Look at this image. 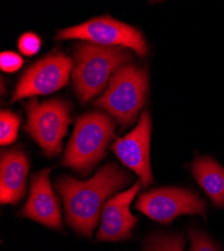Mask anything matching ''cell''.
Returning a JSON list of instances; mask_svg holds the SVG:
<instances>
[{
  "label": "cell",
  "mask_w": 224,
  "mask_h": 251,
  "mask_svg": "<svg viewBox=\"0 0 224 251\" xmlns=\"http://www.w3.org/2000/svg\"><path fill=\"white\" fill-rule=\"evenodd\" d=\"M130 181L131 175L116 163L101 167L87 181L69 176L59 178L55 187L63 197L68 223L77 233L92 237L105 200Z\"/></svg>",
  "instance_id": "cell-1"
},
{
  "label": "cell",
  "mask_w": 224,
  "mask_h": 251,
  "mask_svg": "<svg viewBox=\"0 0 224 251\" xmlns=\"http://www.w3.org/2000/svg\"><path fill=\"white\" fill-rule=\"evenodd\" d=\"M74 57L75 90L81 101H87L106 88L111 74L126 65L132 54L124 47H104L87 41L75 47Z\"/></svg>",
  "instance_id": "cell-2"
},
{
  "label": "cell",
  "mask_w": 224,
  "mask_h": 251,
  "mask_svg": "<svg viewBox=\"0 0 224 251\" xmlns=\"http://www.w3.org/2000/svg\"><path fill=\"white\" fill-rule=\"evenodd\" d=\"M115 132L114 120L100 112L80 116L64 155L63 165L86 175L105 157Z\"/></svg>",
  "instance_id": "cell-3"
},
{
  "label": "cell",
  "mask_w": 224,
  "mask_h": 251,
  "mask_svg": "<svg viewBox=\"0 0 224 251\" xmlns=\"http://www.w3.org/2000/svg\"><path fill=\"white\" fill-rule=\"evenodd\" d=\"M148 87L147 70L126 64L114 72L108 89L94 104L110 113L123 127H128L145 104Z\"/></svg>",
  "instance_id": "cell-4"
},
{
  "label": "cell",
  "mask_w": 224,
  "mask_h": 251,
  "mask_svg": "<svg viewBox=\"0 0 224 251\" xmlns=\"http://www.w3.org/2000/svg\"><path fill=\"white\" fill-rule=\"evenodd\" d=\"M27 123L25 130L35 140L46 155L59 154L62 142L72 123L70 103L63 100H50L39 103L31 98L25 106Z\"/></svg>",
  "instance_id": "cell-5"
},
{
  "label": "cell",
  "mask_w": 224,
  "mask_h": 251,
  "mask_svg": "<svg viewBox=\"0 0 224 251\" xmlns=\"http://www.w3.org/2000/svg\"><path fill=\"white\" fill-rule=\"evenodd\" d=\"M56 38H77L104 47L129 48L141 56L148 52L146 41L138 29L110 16L93 18L79 25L59 30Z\"/></svg>",
  "instance_id": "cell-6"
},
{
  "label": "cell",
  "mask_w": 224,
  "mask_h": 251,
  "mask_svg": "<svg viewBox=\"0 0 224 251\" xmlns=\"http://www.w3.org/2000/svg\"><path fill=\"white\" fill-rule=\"evenodd\" d=\"M74 60L65 53L51 52L29 67L20 77L12 101L35 95L51 94L65 87L74 70Z\"/></svg>",
  "instance_id": "cell-7"
},
{
  "label": "cell",
  "mask_w": 224,
  "mask_h": 251,
  "mask_svg": "<svg viewBox=\"0 0 224 251\" xmlns=\"http://www.w3.org/2000/svg\"><path fill=\"white\" fill-rule=\"evenodd\" d=\"M136 208L151 219L164 224L172 222L180 215L205 213L204 201L190 190L175 187L161 188L142 194Z\"/></svg>",
  "instance_id": "cell-8"
},
{
  "label": "cell",
  "mask_w": 224,
  "mask_h": 251,
  "mask_svg": "<svg viewBox=\"0 0 224 251\" xmlns=\"http://www.w3.org/2000/svg\"><path fill=\"white\" fill-rule=\"evenodd\" d=\"M151 118L146 111L137 127L124 138H118L112 148L119 160L135 172L143 187L154 182L150 163Z\"/></svg>",
  "instance_id": "cell-9"
},
{
  "label": "cell",
  "mask_w": 224,
  "mask_h": 251,
  "mask_svg": "<svg viewBox=\"0 0 224 251\" xmlns=\"http://www.w3.org/2000/svg\"><path fill=\"white\" fill-rule=\"evenodd\" d=\"M141 182H136L130 189L117 194L104 204L98 240L119 241L132 236L137 218L130 212V205L141 189Z\"/></svg>",
  "instance_id": "cell-10"
},
{
  "label": "cell",
  "mask_w": 224,
  "mask_h": 251,
  "mask_svg": "<svg viewBox=\"0 0 224 251\" xmlns=\"http://www.w3.org/2000/svg\"><path fill=\"white\" fill-rule=\"evenodd\" d=\"M50 169L31 176L30 193L19 215L32 219L53 229H62V215L58 200L50 182Z\"/></svg>",
  "instance_id": "cell-11"
},
{
  "label": "cell",
  "mask_w": 224,
  "mask_h": 251,
  "mask_svg": "<svg viewBox=\"0 0 224 251\" xmlns=\"http://www.w3.org/2000/svg\"><path fill=\"white\" fill-rule=\"evenodd\" d=\"M29 161L19 148L4 150L0 159V202L15 204L25 194Z\"/></svg>",
  "instance_id": "cell-12"
},
{
  "label": "cell",
  "mask_w": 224,
  "mask_h": 251,
  "mask_svg": "<svg viewBox=\"0 0 224 251\" xmlns=\"http://www.w3.org/2000/svg\"><path fill=\"white\" fill-rule=\"evenodd\" d=\"M192 174L212 202L224 206V168L211 158H197L192 165Z\"/></svg>",
  "instance_id": "cell-13"
},
{
  "label": "cell",
  "mask_w": 224,
  "mask_h": 251,
  "mask_svg": "<svg viewBox=\"0 0 224 251\" xmlns=\"http://www.w3.org/2000/svg\"><path fill=\"white\" fill-rule=\"evenodd\" d=\"M184 246L182 235L156 234L147 239L143 251H184Z\"/></svg>",
  "instance_id": "cell-14"
},
{
  "label": "cell",
  "mask_w": 224,
  "mask_h": 251,
  "mask_svg": "<svg viewBox=\"0 0 224 251\" xmlns=\"http://www.w3.org/2000/svg\"><path fill=\"white\" fill-rule=\"evenodd\" d=\"M20 117L9 111H1L0 116V143L2 146L13 143L17 137Z\"/></svg>",
  "instance_id": "cell-15"
},
{
  "label": "cell",
  "mask_w": 224,
  "mask_h": 251,
  "mask_svg": "<svg viewBox=\"0 0 224 251\" xmlns=\"http://www.w3.org/2000/svg\"><path fill=\"white\" fill-rule=\"evenodd\" d=\"M190 251H220L219 247L206 234L196 229L189 230Z\"/></svg>",
  "instance_id": "cell-16"
},
{
  "label": "cell",
  "mask_w": 224,
  "mask_h": 251,
  "mask_svg": "<svg viewBox=\"0 0 224 251\" xmlns=\"http://www.w3.org/2000/svg\"><path fill=\"white\" fill-rule=\"evenodd\" d=\"M42 46V40L32 32H27L23 34L18 40V49L25 55L35 54Z\"/></svg>",
  "instance_id": "cell-17"
},
{
  "label": "cell",
  "mask_w": 224,
  "mask_h": 251,
  "mask_svg": "<svg viewBox=\"0 0 224 251\" xmlns=\"http://www.w3.org/2000/svg\"><path fill=\"white\" fill-rule=\"evenodd\" d=\"M24 59L12 51H3L0 54V66L4 72L13 73L22 68Z\"/></svg>",
  "instance_id": "cell-18"
}]
</instances>
